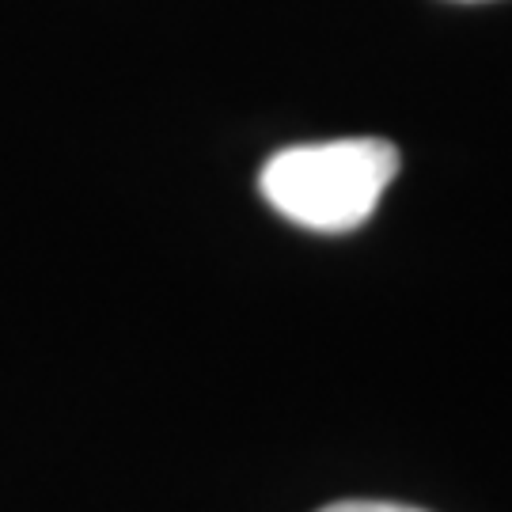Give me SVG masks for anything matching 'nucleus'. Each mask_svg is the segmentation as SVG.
Wrapping results in <instances>:
<instances>
[{
	"label": "nucleus",
	"mask_w": 512,
	"mask_h": 512,
	"mask_svg": "<svg viewBox=\"0 0 512 512\" xmlns=\"http://www.w3.org/2000/svg\"><path fill=\"white\" fill-rule=\"evenodd\" d=\"M399 164V148L380 137L296 145L266 160L258 190L285 220L338 236L376 213Z\"/></svg>",
	"instance_id": "obj_1"
},
{
	"label": "nucleus",
	"mask_w": 512,
	"mask_h": 512,
	"mask_svg": "<svg viewBox=\"0 0 512 512\" xmlns=\"http://www.w3.org/2000/svg\"><path fill=\"white\" fill-rule=\"evenodd\" d=\"M319 512H421V509L395 505V501H338V505H327V509Z\"/></svg>",
	"instance_id": "obj_2"
}]
</instances>
